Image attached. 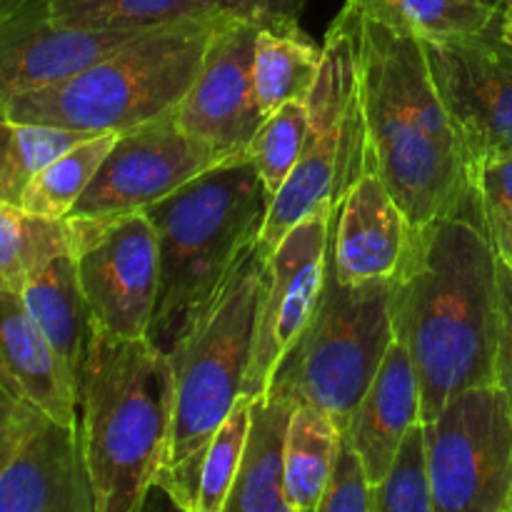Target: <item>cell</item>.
I'll return each mask as SVG.
<instances>
[{
	"mask_svg": "<svg viewBox=\"0 0 512 512\" xmlns=\"http://www.w3.org/2000/svg\"><path fill=\"white\" fill-rule=\"evenodd\" d=\"M393 328L418 370L423 423L460 390L495 383L498 253L480 203L418 228L393 283Z\"/></svg>",
	"mask_w": 512,
	"mask_h": 512,
	"instance_id": "1",
	"label": "cell"
},
{
	"mask_svg": "<svg viewBox=\"0 0 512 512\" xmlns=\"http://www.w3.org/2000/svg\"><path fill=\"white\" fill-rule=\"evenodd\" d=\"M358 85L365 170L380 175L415 228L478 203L463 140L420 40L360 15Z\"/></svg>",
	"mask_w": 512,
	"mask_h": 512,
	"instance_id": "2",
	"label": "cell"
},
{
	"mask_svg": "<svg viewBox=\"0 0 512 512\" xmlns=\"http://www.w3.org/2000/svg\"><path fill=\"white\" fill-rule=\"evenodd\" d=\"M80 448L95 512H135L155 488L170 428L173 373L148 338H118L95 325L78 375Z\"/></svg>",
	"mask_w": 512,
	"mask_h": 512,
	"instance_id": "3",
	"label": "cell"
},
{
	"mask_svg": "<svg viewBox=\"0 0 512 512\" xmlns=\"http://www.w3.org/2000/svg\"><path fill=\"white\" fill-rule=\"evenodd\" d=\"M273 198L253 160L215 165L148 205L160 248V283L148 340L165 355L190 333L260 240Z\"/></svg>",
	"mask_w": 512,
	"mask_h": 512,
	"instance_id": "4",
	"label": "cell"
},
{
	"mask_svg": "<svg viewBox=\"0 0 512 512\" xmlns=\"http://www.w3.org/2000/svg\"><path fill=\"white\" fill-rule=\"evenodd\" d=\"M268 255L255 243L198 323L168 353L173 405L155 488L185 512H198L208 445L243 398Z\"/></svg>",
	"mask_w": 512,
	"mask_h": 512,
	"instance_id": "5",
	"label": "cell"
},
{
	"mask_svg": "<svg viewBox=\"0 0 512 512\" xmlns=\"http://www.w3.org/2000/svg\"><path fill=\"white\" fill-rule=\"evenodd\" d=\"M223 20L200 15L145 30L70 78L3 100L0 115L88 135L150 123L178 108Z\"/></svg>",
	"mask_w": 512,
	"mask_h": 512,
	"instance_id": "6",
	"label": "cell"
},
{
	"mask_svg": "<svg viewBox=\"0 0 512 512\" xmlns=\"http://www.w3.org/2000/svg\"><path fill=\"white\" fill-rule=\"evenodd\" d=\"M393 283H340L325 268L318 305L293 348L275 370L273 393L315 405L348 430L355 405L373 383L395 340Z\"/></svg>",
	"mask_w": 512,
	"mask_h": 512,
	"instance_id": "7",
	"label": "cell"
},
{
	"mask_svg": "<svg viewBox=\"0 0 512 512\" xmlns=\"http://www.w3.org/2000/svg\"><path fill=\"white\" fill-rule=\"evenodd\" d=\"M360 13L348 3L328 28L323 65L308 100V138L293 173L273 198L258 243L268 253L308 215L335 208L365 173L358 85Z\"/></svg>",
	"mask_w": 512,
	"mask_h": 512,
	"instance_id": "8",
	"label": "cell"
},
{
	"mask_svg": "<svg viewBox=\"0 0 512 512\" xmlns=\"http://www.w3.org/2000/svg\"><path fill=\"white\" fill-rule=\"evenodd\" d=\"M425 440L435 512H512V408L498 383L455 393Z\"/></svg>",
	"mask_w": 512,
	"mask_h": 512,
	"instance_id": "9",
	"label": "cell"
},
{
	"mask_svg": "<svg viewBox=\"0 0 512 512\" xmlns=\"http://www.w3.org/2000/svg\"><path fill=\"white\" fill-rule=\"evenodd\" d=\"M80 285L98 328L148 338L160 283V248L145 210L118 218H70Z\"/></svg>",
	"mask_w": 512,
	"mask_h": 512,
	"instance_id": "10",
	"label": "cell"
},
{
	"mask_svg": "<svg viewBox=\"0 0 512 512\" xmlns=\"http://www.w3.org/2000/svg\"><path fill=\"white\" fill-rule=\"evenodd\" d=\"M220 150L180 125L175 110L120 133L68 218H118L168 198L215 165Z\"/></svg>",
	"mask_w": 512,
	"mask_h": 512,
	"instance_id": "11",
	"label": "cell"
},
{
	"mask_svg": "<svg viewBox=\"0 0 512 512\" xmlns=\"http://www.w3.org/2000/svg\"><path fill=\"white\" fill-rule=\"evenodd\" d=\"M435 88L475 165L512 153V43L500 18L483 33L423 43Z\"/></svg>",
	"mask_w": 512,
	"mask_h": 512,
	"instance_id": "12",
	"label": "cell"
},
{
	"mask_svg": "<svg viewBox=\"0 0 512 512\" xmlns=\"http://www.w3.org/2000/svg\"><path fill=\"white\" fill-rule=\"evenodd\" d=\"M330 218L333 208L308 215L268 255L243 398L255 400L268 393L275 370L318 305L328 268Z\"/></svg>",
	"mask_w": 512,
	"mask_h": 512,
	"instance_id": "13",
	"label": "cell"
},
{
	"mask_svg": "<svg viewBox=\"0 0 512 512\" xmlns=\"http://www.w3.org/2000/svg\"><path fill=\"white\" fill-rule=\"evenodd\" d=\"M258 25L225 18L210 38L198 78L175 108L180 125L228 160L245 158L265 115L255 103L253 53Z\"/></svg>",
	"mask_w": 512,
	"mask_h": 512,
	"instance_id": "14",
	"label": "cell"
},
{
	"mask_svg": "<svg viewBox=\"0 0 512 512\" xmlns=\"http://www.w3.org/2000/svg\"><path fill=\"white\" fill-rule=\"evenodd\" d=\"M0 512H95L78 425L35 408L0 468Z\"/></svg>",
	"mask_w": 512,
	"mask_h": 512,
	"instance_id": "15",
	"label": "cell"
},
{
	"mask_svg": "<svg viewBox=\"0 0 512 512\" xmlns=\"http://www.w3.org/2000/svg\"><path fill=\"white\" fill-rule=\"evenodd\" d=\"M418 228L400 210L378 173L365 170L330 218L328 268L340 283L395 280L413 253Z\"/></svg>",
	"mask_w": 512,
	"mask_h": 512,
	"instance_id": "16",
	"label": "cell"
},
{
	"mask_svg": "<svg viewBox=\"0 0 512 512\" xmlns=\"http://www.w3.org/2000/svg\"><path fill=\"white\" fill-rule=\"evenodd\" d=\"M145 30L68 28L50 20L45 0H30L0 23V103L80 73Z\"/></svg>",
	"mask_w": 512,
	"mask_h": 512,
	"instance_id": "17",
	"label": "cell"
},
{
	"mask_svg": "<svg viewBox=\"0 0 512 512\" xmlns=\"http://www.w3.org/2000/svg\"><path fill=\"white\" fill-rule=\"evenodd\" d=\"M0 388L60 423L75 425V378L25 308L20 293L0 288Z\"/></svg>",
	"mask_w": 512,
	"mask_h": 512,
	"instance_id": "18",
	"label": "cell"
},
{
	"mask_svg": "<svg viewBox=\"0 0 512 512\" xmlns=\"http://www.w3.org/2000/svg\"><path fill=\"white\" fill-rule=\"evenodd\" d=\"M420 420L423 398L418 370L403 340L395 338L348 423V435L363 458L370 488L385 478L405 433Z\"/></svg>",
	"mask_w": 512,
	"mask_h": 512,
	"instance_id": "19",
	"label": "cell"
},
{
	"mask_svg": "<svg viewBox=\"0 0 512 512\" xmlns=\"http://www.w3.org/2000/svg\"><path fill=\"white\" fill-rule=\"evenodd\" d=\"M295 403L268 390L250 400L248 435L223 512H290L285 500V438Z\"/></svg>",
	"mask_w": 512,
	"mask_h": 512,
	"instance_id": "20",
	"label": "cell"
},
{
	"mask_svg": "<svg viewBox=\"0 0 512 512\" xmlns=\"http://www.w3.org/2000/svg\"><path fill=\"white\" fill-rule=\"evenodd\" d=\"M20 298L75 378L95 328L75 253L58 255L35 270L20 288Z\"/></svg>",
	"mask_w": 512,
	"mask_h": 512,
	"instance_id": "21",
	"label": "cell"
},
{
	"mask_svg": "<svg viewBox=\"0 0 512 512\" xmlns=\"http://www.w3.org/2000/svg\"><path fill=\"white\" fill-rule=\"evenodd\" d=\"M363 18L430 43L483 33L500 18L503 0H345Z\"/></svg>",
	"mask_w": 512,
	"mask_h": 512,
	"instance_id": "22",
	"label": "cell"
},
{
	"mask_svg": "<svg viewBox=\"0 0 512 512\" xmlns=\"http://www.w3.org/2000/svg\"><path fill=\"white\" fill-rule=\"evenodd\" d=\"M323 65V45H315L300 28L258 30L253 53V90L260 113H270L290 100L305 103Z\"/></svg>",
	"mask_w": 512,
	"mask_h": 512,
	"instance_id": "23",
	"label": "cell"
},
{
	"mask_svg": "<svg viewBox=\"0 0 512 512\" xmlns=\"http://www.w3.org/2000/svg\"><path fill=\"white\" fill-rule=\"evenodd\" d=\"M340 433L328 413L308 403L295 405L285 438V500L290 512H318Z\"/></svg>",
	"mask_w": 512,
	"mask_h": 512,
	"instance_id": "24",
	"label": "cell"
},
{
	"mask_svg": "<svg viewBox=\"0 0 512 512\" xmlns=\"http://www.w3.org/2000/svg\"><path fill=\"white\" fill-rule=\"evenodd\" d=\"M70 218L53 220L0 200V288L20 293L25 280L63 253H73Z\"/></svg>",
	"mask_w": 512,
	"mask_h": 512,
	"instance_id": "25",
	"label": "cell"
},
{
	"mask_svg": "<svg viewBox=\"0 0 512 512\" xmlns=\"http://www.w3.org/2000/svg\"><path fill=\"white\" fill-rule=\"evenodd\" d=\"M118 138L120 133H98L70 145L30 180L20 205L43 218H68Z\"/></svg>",
	"mask_w": 512,
	"mask_h": 512,
	"instance_id": "26",
	"label": "cell"
},
{
	"mask_svg": "<svg viewBox=\"0 0 512 512\" xmlns=\"http://www.w3.org/2000/svg\"><path fill=\"white\" fill-rule=\"evenodd\" d=\"M50 20L85 30H145L220 15L205 0H45Z\"/></svg>",
	"mask_w": 512,
	"mask_h": 512,
	"instance_id": "27",
	"label": "cell"
},
{
	"mask_svg": "<svg viewBox=\"0 0 512 512\" xmlns=\"http://www.w3.org/2000/svg\"><path fill=\"white\" fill-rule=\"evenodd\" d=\"M88 133L20 123L0 115V200L20 205L30 180Z\"/></svg>",
	"mask_w": 512,
	"mask_h": 512,
	"instance_id": "28",
	"label": "cell"
},
{
	"mask_svg": "<svg viewBox=\"0 0 512 512\" xmlns=\"http://www.w3.org/2000/svg\"><path fill=\"white\" fill-rule=\"evenodd\" d=\"M370 512H435L423 420L405 433L385 478L370 488Z\"/></svg>",
	"mask_w": 512,
	"mask_h": 512,
	"instance_id": "29",
	"label": "cell"
},
{
	"mask_svg": "<svg viewBox=\"0 0 512 512\" xmlns=\"http://www.w3.org/2000/svg\"><path fill=\"white\" fill-rule=\"evenodd\" d=\"M305 138H308V105L290 100L270 113L250 140L248 158L253 160L270 198L278 195L293 173L303 153Z\"/></svg>",
	"mask_w": 512,
	"mask_h": 512,
	"instance_id": "30",
	"label": "cell"
},
{
	"mask_svg": "<svg viewBox=\"0 0 512 512\" xmlns=\"http://www.w3.org/2000/svg\"><path fill=\"white\" fill-rule=\"evenodd\" d=\"M250 400L240 398L233 413L223 420L215 438L210 440L208 455L200 478L198 512H223L233 490L240 460H243L245 435H248Z\"/></svg>",
	"mask_w": 512,
	"mask_h": 512,
	"instance_id": "31",
	"label": "cell"
},
{
	"mask_svg": "<svg viewBox=\"0 0 512 512\" xmlns=\"http://www.w3.org/2000/svg\"><path fill=\"white\" fill-rule=\"evenodd\" d=\"M318 512H370V480L348 430L340 433L333 468Z\"/></svg>",
	"mask_w": 512,
	"mask_h": 512,
	"instance_id": "32",
	"label": "cell"
},
{
	"mask_svg": "<svg viewBox=\"0 0 512 512\" xmlns=\"http://www.w3.org/2000/svg\"><path fill=\"white\" fill-rule=\"evenodd\" d=\"M215 13L225 18L245 20L260 30H293L300 28V15L305 0H205Z\"/></svg>",
	"mask_w": 512,
	"mask_h": 512,
	"instance_id": "33",
	"label": "cell"
},
{
	"mask_svg": "<svg viewBox=\"0 0 512 512\" xmlns=\"http://www.w3.org/2000/svg\"><path fill=\"white\" fill-rule=\"evenodd\" d=\"M473 188L478 193L483 220L512 218V153L495 155L475 165Z\"/></svg>",
	"mask_w": 512,
	"mask_h": 512,
	"instance_id": "34",
	"label": "cell"
},
{
	"mask_svg": "<svg viewBox=\"0 0 512 512\" xmlns=\"http://www.w3.org/2000/svg\"><path fill=\"white\" fill-rule=\"evenodd\" d=\"M495 383L505 390L512 408V268L498 258V348Z\"/></svg>",
	"mask_w": 512,
	"mask_h": 512,
	"instance_id": "35",
	"label": "cell"
},
{
	"mask_svg": "<svg viewBox=\"0 0 512 512\" xmlns=\"http://www.w3.org/2000/svg\"><path fill=\"white\" fill-rule=\"evenodd\" d=\"M485 228H488L498 258L512 268V218L485 220Z\"/></svg>",
	"mask_w": 512,
	"mask_h": 512,
	"instance_id": "36",
	"label": "cell"
},
{
	"mask_svg": "<svg viewBox=\"0 0 512 512\" xmlns=\"http://www.w3.org/2000/svg\"><path fill=\"white\" fill-rule=\"evenodd\" d=\"M500 30H503L505 38L512 43V0H503V8H500Z\"/></svg>",
	"mask_w": 512,
	"mask_h": 512,
	"instance_id": "37",
	"label": "cell"
},
{
	"mask_svg": "<svg viewBox=\"0 0 512 512\" xmlns=\"http://www.w3.org/2000/svg\"><path fill=\"white\" fill-rule=\"evenodd\" d=\"M25 3H30V0H0V23H5L10 15L18 13Z\"/></svg>",
	"mask_w": 512,
	"mask_h": 512,
	"instance_id": "38",
	"label": "cell"
}]
</instances>
